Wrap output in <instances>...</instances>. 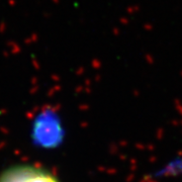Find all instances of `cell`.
<instances>
[{
  "instance_id": "obj_1",
  "label": "cell",
  "mask_w": 182,
  "mask_h": 182,
  "mask_svg": "<svg viewBox=\"0 0 182 182\" xmlns=\"http://www.w3.org/2000/svg\"><path fill=\"white\" fill-rule=\"evenodd\" d=\"M31 138L37 146L46 149L58 147L64 138V130L58 115L49 109L41 112L33 122Z\"/></svg>"
},
{
  "instance_id": "obj_2",
  "label": "cell",
  "mask_w": 182,
  "mask_h": 182,
  "mask_svg": "<svg viewBox=\"0 0 182 182\" xmlns=\"http://www.w3.org/2000/svg\"><path fill=\"white\" fill-rule=\"evenodd\" d=\"M0 182H59L50 172L30 165H16L0 175Z\"/></svg>"
}]
</instances>
